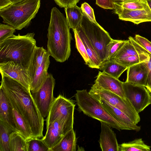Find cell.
I'll list each match as a JSON object with an SVG mask.
<instances>
[{"label": "cell", "mask_w": 151, "mask_h": 151, "mask_svg": "<svg viewBox=\"0 0 151 151\" xmlns=\"http://www.w3.org/2000/svg\"><path fill=\"white\" fill-rule=\"evenodd\" d=\"M127 68L114 60H110L102 63L99 69L104 73L118 79Z\"/></svg>", "instance_id": "23"}, {"label": "cell", "mask_w": 151, "mask_h": 151, "mask_svg": "<svg viewBox=\"0 0 151 151\" xmlns=\"http://www.w3.org/2000/svg\"><path fill=\"white\" fill-rule=\"evenodd\" d=\"M50 55L43 47H37L31 58L27 71L30 78L31 92L37 91L48 74Z\"/></svg>", "instance_id": "6"}, {"label": "cell", "mask_w": 151, "mask_h": 151, "mask_svg": "<svg viewBox=\"0 0 151 151\" xmlns=\"http://www.w3.org/2000/svg\"><path fill=\"white\" fill-rule=\"evenodd\" d=\"M89 93L96 99L103 100L118 109L137 124L140 121L139 114L137 112L128 100L124 99L110 91L91 88Z\"/></svg>", "instance_id": "8"}, {"label": "cell", "mask_w": 151, "mask_h": 151, "mask_svg": "<svg viewBox=\"0 0 151 151\" xmlns=\"http://www.w3.org/2000/svg\"><path fill=\"white\" fill-rule=\"evenodd\" d=\"M77 32L86 47L87 53L93 66V68L99 69L101 62L94 48L79 25Z\"/></svg>", "instance_id": "22"}, {"label": "cell", "mask_w": 151, "mask_h": 151, "mask_svg": "<svg viewBox=\"0 0 151 151\" xmlns=\"http://www.w3.org/2000/svg\"><path fill=\"white\" fill-rule=\"evenodd\" d=\"M114 12L119 19L131 22L134 24L151 22V9L150 7L142 10H131L115 5Z\"/></svg>", "instance_id": "15"}, {"label": "cell", "mask_w": 151, "mask_h": 151, "mask_svg": "<svg viewBox=\"0 0 151 151\" xmlns=\"http://www.w3.org/2000/svg\"><path fill=\"white\" fill-rule=\"evenodd\" d=\"M12 4L10 0H0V10Z\"/></svg>", "instance_id": "39"}, {"label": "cell", "mask_w": 151, "mask_h": 151, "mask_svg": "<svg viewBox=\"0 0 151 151\" xmlns=\"http://www.w3.org/2000/svg\"><path fill=\"white\" fill-rule=\"evenodd\" d=\"M76 91L75 97L79 111H82L89 117L105 123L111 128L119 131L122 130L119 123L86 90H77Z\"/></svg>", "instance_id": "5"}, {"label": "cell", "mask_w": 151, "mask_h": 151, "mask_svg": "<svg viewBox=\"0 0 151 151\" xmlns=\"http://www.w3.org/2000/svg\"><path fill=\"white\" fill-rule=\"evenodd\" d=\"M74 33L76 47L82 57L86 65L91 68L93 66L87 53L86 47L76 29L73 30Z\"/></svg>", "instance_id": "30"}, {"label": "cell", "mask_w": 151, "mask_h": 151, "mask_svg": "<svg viewBox=\"0 0 151 151\" xmlns=\"http://www.w3.org/2000/svg\"><path fill=\"white\" fill-rule=\"evenodd\" d=\"M40 5V0H24L12 4L0 10L4 23L20 30L29 26L36 16Z\"/></svg>", "instance_id": "4"}, {"label": "cell", "mask_w": 151, "mask_h": 151, "mask_svg": "<svg viewBox=\"0 0 151 151\" xmlns=\"http://www.w3.org/2000/svg\"><path fill=\"white\" fill-rule=\"evenodd\" d=\"M123 82L103 72L99 71L94 84L91 88L110 91L126 99L122 85Z\"/></svg>", "instance_id": "13"}, {"label": "cell", "mask_w": 151, "mask_h": 151, "mask_svg": "<svg viewBox=\"0 0 151 151\" xmlns=\"http://www.w3.org/2000/svg\"><path fill=\"white\" fill-rule=\"evenodd\" d=\"M70 29L63 14L53 7L48 29L47 47L50 55L57 62H64L70 55L73 38Z\"/></svg>", "instance_id": "2"}, {"label": "cell", "mask_w": 151, "mask_h": 151, "mask_svg": "<svg viewBox=\"0 0 151 151\" xmlns=\"http://www.w3.org/2000/svg\"><path fill=\"white\" fill-rule=\"evenodd\" d=\"M34 32L14 35L0 44V63L12 61L27 70L37 47Z\"/></svg>", "instance_id": "3"}, {"label": "cell", "mask_w": 151, "mask_h": 151, "mask_svg": "<svg viewBox=\"0 0 151 151\" xmlns=\"http://www.w3.org/2000/svg\"><path fill=\"white\" fill-rule=\"evenodd\" d=\"M64 8L66 19L70 28L76 29L80 25L83 14L81 7L76 5Z\"/></svg>", "instance_id": "24"}, {"label": "cell", "mask_w": 151, "mask_h": 151, "mask_svg": "<svg viewBox=\"0 0 151 151\" xmlns=\"http://www.w3.org/2000/svg\"><path fill=\"white\" fill-rule=\"evenodd\" d=\"M135 40L141 47L151 54V42L147 39L138 34L134 37Z\"/></svg>", "instance_id": "36"}, {"label": "cell", "mask_w": 151, "mask_h": 151, "mask_svg": "<svg viewBox=\"0 0 151 151\" xmlns=\"http://www.w3.org/2000/svg\"><path fill=\"white\" fill-rule=\"evenodd\" d=\"M128 39L135 48L139 56V61H143L148 70V73L145 86L151 95V54L140 45L134 40L129 36Z\"/></svg>", "instance_id": "20"}, {"label": "cell", "mask_w": 151, "mask_h": 151, "mask_svg": "<svg viewBox=\"0 0 151 151\" xmlns=\"http://www.w3.org/2000/svg\"><path fill=\"white\" fill-rule=\"evenodd\" d=\"M119 151H150V147L145 144L142 138L135 139L119 145Z\"/></svg>", "instance_id": "26"}, {"label": "cell", "mask_w": 151, "mask_h": 151, "mask_svg": "<svg viewBox=\"0 0 151 151\" xmlns=\"http://www.w3.org/2000/svg\"><path fill=\"white\" fill-rule=\"evenodd\" d=\"M1 74L0 86L26 121L31 129L32 138L40 139L43 137L44 118L31 92L10 77Z\"/></svg>", "instance_id": "1"}, {"label": "cell", "mask_w": 151, "mask_h": 151, "mask_svg": "<svg viewBox=\"0 0 151 151\" xmlns=\"http://www.w3.org/2000/svg\"><path fill=\"white\" fill-rule=\"evenodd\" d=\"M27 151H49V149L42 139L32 138L27 140Z\"/></svg>", "instance_id": "31"}, {"label": "cell", "mask_w": 151, "mask_h": 151, "mask_svg": "<svg viewBox=\"0 0 151 151\" xmlns=\"http://www.w3.org/2000/svg\"><path fill=\"white\" fill-rule=\"evenodd\" d=\"M12 4L15 3H17L18 2H20L21 1H23L24 0H10Z\"/></svg>", "instance_id": "41"}, {"label": "cell", "mask_w": 151, "mask_h": 151, "mask_svg": "<svg viewBox=\"0 0 151 151\" xmlns=\"http://www.w3.org/2000/svg\"><path fill=\"white\" fill-rule=\"evenodd\" d=\"M126 0H114V4H117L122 2Z\"/></svg>", "instance_id": "40"}, {"label": "cell", "mask_w": 151, "mask_h": 151, "mask_svg": "<svg viewBox=\"0 0 151 151\" xmlns=\"http://www.w3.org/2000/svg\"><path fill=\"white\" fill-rule=\"evenodd\" d=\"M55 80L52 75L49 74L40 89L37 91L31 92L32 96L42 116H47L55 98L53 90Z\"/></svg>", "instance_id": "10"}, {"label": "cell", "mask_w": 151, "mask_h": 151, "mask_svg": "<svg viewBox=\"0 0 151 151\" xmlns=\"http://www.w3.org/2000/svg\"><path fill=\"white\" fill-rule=\"evenodd\" d=\"M114 5L122 8L131 10H142L149 7L146 0H126Z\"/></svg>", "instance_id": "29"}, {"label": "cell", "mask_w": 151, "mask_h": 151, "mask_svg": "<svg viewBox=\"0 0 151 151\" xmlns=\"http://www.w3.org/2000/svg\"><path fill=\"white\" fill-rule=\"evenodd\" d=\"M122 85L126 98L138 114L151 104V95L144 86L126 81L123 82Z\"/></svg>", "instance_id": "11"}, {"label": "cell", "mask_w": 151, "mask_h": 151, "mask_svg": "<svg viewBox=\"0 0 151 151\" xmlns=\"http://www.w3.org/2000/svg\"><path fill=\"white\" fill-rule=\"evenodd\" d=\"M127 40H114L112 39L107 45L108 60L122 47Z\"/></svg>", "instance_id": "32"}, {"label": "cell", "mask_w": 151, "mask_h": 151, "mask_svg": "<svg viewBox=\"0 0 151 151\" xmlns=\"http://www.w3.org/2000/svg\"><path fill=\"white\" fill-rule=\"evenodd\" d=\"M80 0H54L55 3L61 8H66L76 5Z\"/></svg>", "instance_id": "38"}, {"label": "cell", "mask_w": 151, "mask_h": 151, "mask_svg": "<svg viewBox=\"0 0 151 151\" xmlns=\"http://www.w3.org/2000/svg\"><path fill=\"white\" fill-rule=\"evenodd\" d=\"M13 132L0 120V151H10V136Z\"/></svg>", "instance_id": "27"}, {"label": "cell", "mask_w": 151, "mask_h": 151, "mask_svg": "<svg viewBox=\"0 0 151 151\" xmlns=\"http://www.w3.org/2000/svg\"><path fill=\"white\" fill-rule=\"evenodd\" d=\"M16 29L8 24H0V44L14 35Z\"/></svg>", "instance_id": "33"}, {"label": "cell", "mask_w": 151, "mask_h": 151, "mask_svg": "<svg viewBox=\"0 0 151 151\" xmlns=\"http://www.w3.org/2000/svg\"><path fill=\"white\" fill-rule=\"evenodd\" d=\"M79 25L94 48L101 63L108 60L107 45L112 39L108 32L99 24L90 21L84 14Z\"/></svg>", "instance_id": "7"}, {"label": "cell", "mask_w": 151, "mask_h": 151, "mask_svg": "<svg viewBox=\"0 0 151 151\" xmlns=\"http://www.w3.org/2000/svg\"><path fill=\"white\" fill-rule=\"evenodd\" d=\"M73 127L66 120L58 118L46 127L45 135L41 139L49 148V151Z\"/></svg>", "instance_id": "12"}, {"label": "cell", "mask_w": 151, "mask_h": 151, "mask_svg": "<svg viewBox=\"0 0 151 151\" xmlns=\"http://www.w3.org/2000/svg\"><path fill=\"white\" fill-rule=\"evenodd\" d=\"M77 139L72 129L63 137L60 142L49 151H76Z\"/></svg>", "instance_id": "21"}, {"label": "cell", "mask_w": 151, "mask_h": 151, "mask_svg": "<svg viewBox=\"0 0 151 151\" xmlns=\"http://www.w3.org/2000/svg\"><path fill=\"white\" fill-rule=\"evenodd\" d=\"M10 151H27V140L17 132L10 134L9 138Z\"/></svg>", "instance_id": "25"}, {"label": "cell", "mask_w": 151, "mask_h": 151, "mask_svg": "<svg viewBox=\"0 0 151 151\" xmlns=\"http://www.w3.org/2000/svg\"><path fill=\"white\" fill-rule=\"evenodd\" d=\"M97 100L119 123L122 130H132L137 132L140 130L141 127L135 124L121 110L103 100Z\"/></svg>", "instance_id": "16"}, {"label": "cell", "mask_w": 151, "mask_h": 151, "mask_svg": "<svg viewBox=\"0 0 151 151\" xmlns=\"http://www.w3.org/2000/svg\"><path fill=\"white\" fill-rule=\"evenodd\" d=\"M0 71L1 74L10 77L31 91L30 78L27 70L12 61H8L0 63Z\"/></svg>", "instance_id": "14"}, {"label": "cell", "mask_w": 151, "mask_h": 151, "mask_svg": "<svg viewBox=\"0 0 151 151\" xmlns=\"http://www.w3.org/2000/svg\"><path fill=\"white\" fill-rule=\"evenodd\" d=\"M150 8L151 9V0H146Z\"/></svg>", "instance_id": "42"}, {"label": "cell", "mask_w": 151, "mask_h": 151, "mask_svg": "<svg viewBox=\"0 0 151 151\" xmlns=\"http://www.w3.org/2000/svg\"><path fill=\"white\" fill-rule=\"evenodd\" d=\"M96 4L105 9H114L115 7L114 0H96Z\"/></svg>", "instance_id": "37"}, {"label": "cell", "mask_w": 151, "mask_h": 151, "mask_svg": "<svg viewBox=\"0 0 151 151\" xmlns=\"http://www.w3.org/2000/svg\"><path fill=\"white\" fill-rule=\"evenodd\" d=\"M81 8L83 14L90 21L96 24H99L96 20L93 9L86 2L83 3Z\"/></svg>", "instance_id": "35"}, {"label": "cell", "mask_w": 151, "mask_h": 151, "mask_svg": "<svg viewBox=\"0 0 151 151\" xmlns=\"http://www.w3.org/2000/svg\"><path fill=\"white\" fill-rule=\"evenodd\" d=\"M101 123V131L99 141L102 151H119L116 134L108 125Z\"/></svg>", "instance_id": "17"}, {"label": "cell", "mask_w": 151, "mask_h": 151, "mask_svg": "<svg viewBox=\"0 0 151 151\" xmlns=\"http://www.w3.org/2000/svg\"><path fill=\"white\" fill-rule=\"evenodd\" d=\"M113 60L127 68L140 62L138 55Z\"/></svg>", "instance_id": "34"}, {"label": "cell", "mask_w": 151, "mask_h": 151, "mask_svg": "<svg viewBox=\"0 0 151 151\" xmlns=\"http://www.w3.org/2000/svg\"><path fill=\"white\" fill-rule=\"evenodd\" d=\"M75 106L73 100L62 95L55 98L45 119L46 127L58 118L66 120L73 127Z\"/></svg>", "instance_id": "9"}, {"label": "cell", "mask_w": 151, "mask_h": 151, "mask_svg": "<svg viewBox=\"0 0 151 151\" xmlns=\"http://www.w3.org/2000/svg\"><path fill=\"white\" fill-rule=\"evenodd\" d=\"M126 82L136 85H145L147 78L148 70L143 61L128 68Z\"/></svg>", "instance_id": "18"}, {"label": "cell", "mask_w": 151, "mask_h": 151, "mask_svg": "<svg viewBox=\"0 0 151 151\" xmlns=\"http://www.w3.org/2000/svg\"><path fill=\"white\" fill-rule=\"evenodd\" d=\"M138 55L134 46L128 39L120 50L111 57L110 60H114Z\"/></svg>", "instance_id": "28"}, {"label": "cell", "mask_w": 151, "mask_h": 151, "mask_svg": "<svg viewBox=\"0 0 151 151\" xmlns=\"http://www.w3.org/2000/svg\"><path fill=\"white\" fill-rule=\"evenodd\" d=\"M0 120L14 132H17L8 99L3 88L0 87Z\"/></svg>", "instance_id": "19"}]
</instances>
